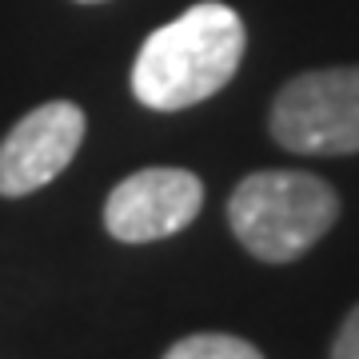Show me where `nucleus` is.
Wrapping results in <instances>:
<instances>
[{
    "label": "nucleus",
    "mask_w": 359,
    "mask_h": 359,
    "mask_svg": "<svg viewBox=\"0 0 359 359\" xmlns=\"http://www.w3.org/2000/svg\"><path fill=\"white\" fill-rule=\"evenodd\" d=\"M164 359H264L248 339H236V335H188L180 339L176 347H168Z\"/></svg>",
    "instance_id": "423d86ee"
},
{
    "label": "nucleus",
    "mask_w": 359,
    "mask_h": 359,
    "mask_svg": "<svg viewBox=\"0 0 359 359\" xmlns=\"http://www.w3.org/2000/svg\"><path fill=\"white\" fill-rule=\"evenodd\" d=\"M332 359H359V308L347 316V323L339 327V335H335Z\"/></svg>",
    "instance_id": "0eeeda50"
},
{
    "label": "nucleus",
    "mask_w": 359,
    "mask_h": 359,
    "mask_svg": "<svg viewBox=\"0 0 359 359\" xmlns=\"http://www.w3.org/2000/svg\"><path fill=\"white\" fill-rule=\"evenodd\" d=\"M84 140V112L68 100L40 104L0 140V196L20 200L60 176Z\"/></svg>",
    "instance_id": "39448f33"
},
{
    "label": "nucleus",
    "mask_w": 359,
    "mask_h": 359,
    "mask_svg": "<svg viewBox=\"0 0 359 359\" xmlns=\"http://www.w3.org/2000/svg\"><path fill=\"white\" fill-rule=\"evenodd\" d=\"M244 20L228 4H192L172 25L144 40L132 65V92L144 108L180 112L216 96L240 68Z\"/></svg>",
    "instance_id": "f257e3e1"
},
{
    "label": "nucleus",
    "mask_w": 359,
    "mask_h": 359,
    "mask_svg": "<svg viewBox=\"0 0 359 359\" xmlns=\"http://www.w3.org/2000/svg\"><path fill=\"white\" fill-rule=\"evenodd\" d=\"M339 216V200L308 172H256L228 200L236 240L264 264H287L320 244Z\"/></svg>",
    "instance_id": "f03ea898"
},
{
    "label": "nucleus",
    "mask_w": 359,
    "mask_h": 359,
    "mask_svg": "<svg viewBox=\"0 0 359 359\" xmlns=\"http://www.w3.org/2000/svg\"><path fill=\"white\" fill-rule=\"evenodd\" d=\"M204 184L188 168H144L116 184L104 204V228L124 244H152L176 236L200 216Z\"/></svg>",
    "instance_id": "20e7f679"
},
{
    "label": "nucleus",
    "mask_w": 359,
    "mask_h": 359,
    "mask_svg": "<svg viewBox=\"0 0 359 359\" xmlns=\"http://www.w3.org/2000/svg\"><path fill=\"white\" fill-rule=\"evenodd\" d=\"M271 136L299 156L359 152V68L304 72L271 104Z\"/></svg>",
    "instance_id": "7ed1b4c3"
},
{
    "label": "nucleus",
    "mask_w": 359,
    "mask_h": 359,
    "mask_svg": "<svg viewBox=\"0 0 359 359\" xmlns=\"http://www.w3.org/2000/svg\"><path fill=\"white\" fill-rule=\"evenodd\" d=\"M80 4H100V0H80Z\"/></svg>",
    "instance_id": "6e6552de"
}]
</instances>
